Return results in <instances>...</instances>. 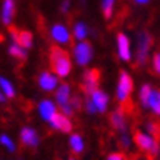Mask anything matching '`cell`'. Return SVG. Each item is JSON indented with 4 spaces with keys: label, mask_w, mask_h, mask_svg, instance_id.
<instances>
[{
    "label": "cell",
    "mask_w": 160,
    "mask_h": 160,
    "mask_svg": "<svg viewBox=\"0 0 160 160\" xmlns=\"http://www.w3.org/2000/svg\"><path fill=\"white\" fill-rule=\"evenodd\" d=\"M49 58L52 71L60 78L68 77L71 69H72V62H71V56L68 54V52L59 46H52Z\"/></svg>",
    "instance_id": "cell-1"
},
{
    "label": "cell",
    "mask_w": 160,
    "mask_h": 160,
    "mask_svg": "<svg viewBox=\"0 0 160 160\" xmlns=\"http://www.w3.org/2000/svg\"><path fill=\"white\" fill-rule=\"evenodd\" d=\"M132 132H134V142H135V146L138 147L142 153H146L148 160H154L157 153H159V142H157V141H153V138L146 135V134L141 132L140 129H134Z\"/></svg>",
    "instance_id": "cell-2"
},
{
    "label": "cell",
    "mask_w": 160,
    "mask_h": 160,
    "mask_svg": "<svg viewBox=\"0 0 160 160\" xmlns=\"http://www.w3.org/2000/svg\"><path fill=\"white\" fill-rule=\"evenodd\" d=\"M132 88H134V84H132L131 77L125 72V71H121V75H119V84H118V100L119 103H126L132 100L131 98V92Z\"/></svg>",
    "instance_id": "cell-3"
},
{
    "label": "cell",
    "mask_w": 160,
    "mask_h": 160,
    "mask_svg": "<svg viewBox=\"0 0 160 160\" xmlns=\"http://www.w3.org/2000/svg\"><path fill=\"white\" fill-rule=\"evenodd\" d=\"M153 38L147 31H142L138 34V47H137V66H141L147 62V54L150 50Z\"/></svg>",
    "instance_id": "cell-4"
},
{
    "label": "cell",
    "mask_w": 160,
    "mask_h": 160,
    "mask_svg": "<svg viewBox=\"0 0 160 160\" xmlns=\"http://www.w3.org/2000/svg\"><path fill=\"white\" fill-rule=\"evenodd\" d=\"M100 78L102 73L98 69H88L87 72L84 73V81L81 84V90H82L87 96H91L92 92L98 90V84H100Z\"/></svg>",
    "instance_id": "cell-5"
},
{
    "label": "cell",
    "mask_w": 160,
    "mask_h": 160,
    "mask_svg": "<svg viewBox=\"0 0 160 160\" xmlns=\"http://www.w3.org/2000/svg\"><path fill=\"white\" fill-rule=\"evenodd\" d=\"M73 56L79 66H85L92 58V46L88 41H81L73 47Z\"/></svg>",
    "instance_id": "cell-6"
},
{
    "label": "cell",
    "mask_w": 160,
    "mask_h": 160,
    "mask_svg": "<svg viewBox=\"0 0 160 160\" xmlns=\"http://www.w3.org/2000/svg\"><path fill=\"white\" fill-rule=\"evenodd\" d=\"M9 34L13 40V43L19 44L24 49L32 47V34L27 29H16L15 27H9Z\"/></svg>",
    "instance_id": "cell-7"
},
{
    "label": "cell",
    "mask_w": 160,
    "mask_h": 160,
    "mask_svg": "<svg viewBox=\"0 0 160 160\" xmlns=\"http://www.w3.org/2000/svg\"><path fill=\"white\" fill-rule=\"evenodd\" d=\"M118 52H119V58L125 62L131 60V46H129V38L126 37V34L119 32L118 34Z\"/></svg>",
    "instance_id": "cell-8"
},
{
    "label": "cell",
    "mask_w": 160,
    "mask_h": 160,
    "mask_svg": "<svg viewBox=\"0 0 160 160\" xmlns=\"http://www.w3.org/2000/svg\"><path fill=\"white\" fill-rule=\"evenodd\" d=\"M50 35L54 41H58L60 44H68L71 41V34H69L68 28L62 24H54L50 29Z\"/></svg>",
    "instance_id": "cell-9"
},
{
    "label": "cell",
    "mask_w": 160,
    "mask_h": 160,
    "mask_svg": "<svg viewBox=\"0 0 160 160\" xmlns=\"http://www.w3.org/2000/svg\"><path fill=\"white\" fill-rule=\"evenodd\" d=\"M15 16V0H3L2 5V24L10 27Z\"/></svg>",
    "instance_id": "cell-10"
},
{
    "label": "cell",
    "mask_w": 160,
    "mask_h": 160,
    "mask_svg": "<svg viewBox=\"0 0 160 160\" xmlns=\"http://www.w3.org/2000/svg\"><path fill=\"white\" fill-rule=\"evenodd\" d=\"M50 122H52V125H53L54 128H58V129H60V131H63V132L72 131V123H71V121L68 119V116L59 113V112H56L53 116H52Z\"/></svg>",
    "instance_id": "cell-11"
},
{
    "label": "cell",
    "mask_w": 160,
    "mask_h": 160,
    "mask_svg": "<svg viewBox=\"0 0 160 160\" xmlns=\"http://www.w3.org/2000/svg\"><path fill=\"white\" fill-rule=\"evenodd\" d=\"M38 84L43 90H46V91H52V90H54L56 84H58V78L53 77L50 72H43L41 75H40Z\"/></svg>",
    "instance_id": "cell-12"
},
{
    "label": "cell",
    "mask_w": 160,
    "mask_h": 160,
    "mask_svg": "<svg viewBox=\"0 0 160 160\" xmlns=\"http://www.w3.org/2000/svg\"><path fill=\"white\" fill-rule=\"evenodd\" d=\"M21 141L25 147H35L38 142V138H37V134L31 128H24L21 131Z\"/></svg>",
    "instance_id": "cell-13"
},
{
    "label": "cell",
    "mask_w": 160,
    "mask_h": 160,
    "mask_svg": "<svg viewBox=\"0 0 160 160\" xmlns=\"http://www.w3.org/2000/svg\"><path fill=\"white\" fill-rule=\"evenodd\" d=\"M110 125L118 131H125V113L122 112V109L110 115Z\"/></svg>",
    "instance_id": "cell-14"
},
{
    "label": "cell",
    "mask_w": 160,
    "mask_h": 160,
    "mask_svg": "<svg viewBox=\"0 0 160 160\" xmlns=\"http://www.w3.org/2000/svg\"><path fill=\"white\" fill-rule=\"evenodd\" d=\"M91 98H92V102H94V104H96V107H97V110H100V112L106 110L109 97H107L104 92L100 91V90H96V91L91 94Z\"/></svg>",
    "instance_id": "cell-15"
},
{
    "label": "cell",
    "mask_w": 160,
    "mask_h": 160,
    "mask_svg": "<svg viewBox=\"0 0 160 160\" xmlns=\"http://www.w3.org/2000/svg\"><path fill=\"white\" fill-rule=\"evenodd\" d=\"M54 104L52 102H49V100H44L41 104H40V113H41V116L46 119V121H50L52 119V116H53L54 113Z\"/></svg>",
    "instance_id": "cell-16"
},
{
    "label": "cell",
    "mask_w": 160,
    "mask_h": 160,
    "mask_svg": "<svg viewBox=\"0 0 160 160\" xmlns=\"http://www.w3.org/2000/svg\"><path fill=\"white\" fill-rule=\"evenodd\" d=\"M56 100H58L59 106L68 104L69 103V85L68 84H62L59 90L56 91Z\"/></svg>",
    "instance_id": "cell-17"
},
{
    "label": "cell",
    "mask_w": 160,
    "mask_h": 160,
    "mask_svg": "<svg viewBox=\"0 0 160 160\" xmlns=\"http://www.w3.org/2000/svg\"><path fill=\"white\" fill-rule=\"evenodd\" d=\"M88 34V27L84 22H77L73 25V37L79 41H82Z\"/></svg>",
    "instance_id": "cell-18"
},
{
    "label": "cell",
    "mask_w": 160,
    "mask_h": 160,
    "mask_svg": "<svg viewBox=\"0 0 160 160\" xmlns=\"http://www.w3.org/2000/svg\"><path fill=\"white\" fill-rule=\"evenodd\" d=\"M147 128H148V132L151 134L153 140L159 142L160 141V119H151L148 122Z\"/></svg>",
    "instance_id": "cell-19"
},
{
    "label": "cell",
    "mask_w": 160,
    "mask_h": 160,
    "mask_svg": "<svg viewBox=\"0 0 160 160\" xmlns=\"http://www.w3.org/2000/svg\"><path fill=\"white\" fill-rule=\"evenodd\" d=\"M115 2L116 0H102V13L104 16V19H110L112 16H113Z\"/></svg>",
    "instance_id": "cell-20"
},
{
    "label": "cell",
    "mask_w": 160,
    "mask_h": 160,
    "mask_svg": "<svg viewBox=\"0 0 160 160\" xmlns=\"http://www.w3.org/2000/svg\"><path fill=\"white\" fill-rule=\"evenodd\" d=\"M9 54L12 58L18 59V60H25V58H27V53H25L24 47H21L19 44H16V43L9 46Z\"/></svg>",
    "instance_id": "cell-21"
},
{
    "label": "cell",
    "mask_w": 160,
    "mask_h": 160,
    "mask_svg": "<svg viewBox=\"0 0 160 160\" xmlns=\"http://www.w3.org/2000/svg\"><path fill=\"white\" fill-rule=\"evenodd\" d=\"M148 106L154 110L156 115H160V90L157 91L151 92V97H150V104Z\"/></svg>",
    "instance_id": "cell-22"
},
{
    "label": "cell",
    "mask_w": 160,
    "mask_h": 160,
    "mask_svg": "<svg viewBox=\"0 0 160 160\" xmlns=\"http://www.w3.org/2000/svg\"><path fill=\"white\" fill-rule=\"evenodd\" d=\"M151 92H153V90H151L150 85H142V88H141V92H140V98H141V103H142V106H148L150 104V97H151Z\"/></svg>",
    "instance_id": "cell-23"
},
{
    "label": "cell",
    "mask_w": 160,
    "mask_h": 160,
    "mask_svg": "<svg viewBox=\"0 0 160 160\" xmlns=\"http://www.w3.org/2000/svg\"><path fill=\"white\" fill-rule=\"evenodd\" d=\"M71 147H72L73 153H81L84 148V144H82V140L79 135H72L71 137Z\"/></svg>",
    "instance_id": "cell-24"
},
{
    "label": "cell",
    "mask_w": 160,
    "mask_h": 160,
    "mask_svg": "<svg viewBox=\"0 0 160 160\" xmlns=\"http://www.w3.org/2000/svg\"><path fill=\"white\" fill-rule=\"evenodd\" d=\"M0 85H2V90H3V92H5L6 96L9 98H12L15 96V91H13V87L10 85V82L8 81V79H5V78H2L0 79Z\"/></svg>",
    "instance_id": "cell-25"
},
{
    "label": "cell",
    "mask_w": 160,
    "mask_h": 160,
    "mask_svg": "<svg viewBox=\"0 0 160 160\" xmlns=\"http://www.w3.org/2000/svg\"><path fill=\"white\" fill-rule=\"evenodd\" d=\"M153 69L157 75H160V52H157L153 56Z\"/></svg>",
    "instance_id": "cell-26"
},
{
    "label": "cell",
    "mask_w": 160,
    "mask_h": 160,
    "mask_svg": "<svg viewBox=\"0 0 160 160\" xmlns=\"http://www.w3.org/2000/svg\"><path fill=\"white\" fill-rule=\"evenodd\" d=\"M85 109H87L90 113H94V112L97 110V107H96L94 102H92L91 96H87V100H85Z\"/></svg>",
    "instance_id": "cell-27"
},
{
    "label": "cell",
    "mask_w": 160,
    "mask_h": 160,
    "mask_svg": "<svg viewBox=\"0 0 160 160\" xmlns=\"http://www.w3.org/2000/svg\"><path fill=\"white\" fill-rule=\"evenodd\" d=\"M2 144H3V146H6V147H8V150H9V151H13V150H15L13 142H12V141H10V140H9V138H8V137H6V135H2Z\"/></svg>",
    "instance_id": "cell-28"
},
{
    "label": "cell",
    "mask_w": 160,
    "mask_h": 160,
    "mask_svg": "<svg viewBox=\"0 0 160 160\" xmlns=\"http://www.w3.org/2000/svg\"><path fill=\"white\" fill-rule=\"evenodd\" d=\"M69 104L72 106V109L81 110V100H79V97H72V98H71V103H69Z\"/></svg>",
    "instance_id": "cell-29"
},
{
    "label": "cell",
    "mask_w": 160,
    "mask_h": 160,
    "mask_svg": "<svg viewBox=\"0 0 160 160\" xmlns=\"http://www.w3.org/2000/svg\"><path fill=\"white\" fill-rule=\"evenodd\" d=\"M107 160H125V157H123V154H121V153H112Z\"/></svg>",
    "instance_id": "cell-30"
},
{
    "label": "cell",
    "mask_w": 160,
    "mask_h": 160,
    "mask_svg": "<svg viewBox=\"0 0 160 160\" xmlns=\"http://www.w3.org/2000/svg\"><path fill=\"white\" fill-rule=\"evenodd\" d=\"M119 146H121L123 150H125V148H128V146H129V141H128V138H126L125 135H123L121 140H119Z\"/></svg>",
    "instance_id": "cell-31"
},
{
    "label": "cell",
    "mask_w": 160,
    "mask_h": 160,
    "mask_svg": "<svg viewBox=\"0 0 160 160\" xmlns=\"http://www.w3.org/2000/svg\"><path fill=\"white\" fill-rule=\"evenodd\" d=\"M69 6H71L69 0H65V2H62V5H60V10H62L63 13H66V12L69 10Z\"/></svg>",
    "instance_id": "cell-32"
},
{
    "label": "cell",
    "mask_w": 160,
    "mask_h": 160,
    "mask_svg": "<svg viewBox=\"0 0 160 160\" xmlns=\"http://www.w3.org/2000/svg\"><path fill=\"white\" fill-rule=\"evenodd\" d=\"M125 160H141V157L138 154H129Z\"/></svg>",
    "instance_id": "cell-33"
},
{
    "label": "cell",
    "mask_w": 160,
    "mask_h": 160,
    "mask_svg": "<svg viewBox=\"0 0 160 160\" xmlns=\"http://www.w3.org/2000/svg\"><path fill=\"white\" fill-rule=\"evenodd\" d=\"M134 2H135L137 5H147L150 0H134Z\"/></svg>",
    "instance_id": "cell-34"
},
{
    "label": "cell",
    "mask_w": 160,
    "mask_h": 160,
    "mask_svg": "<svg viewBox=\"0 0 160 160\" xmlns=\"http://www.w3.org/2000/svg\"><path fill=\"white\" fill-rule=\"evenodd\" d=\"M71 160H73V159H71Z\"/></svg>",
    "instance_id": "cell-35"
},
{
    "label": "cell",
    "mask_w": 160,
    "mask_h": 160,
    "mask_svg": "<svg viewBox=\"0 0 160 160\" xmlns=\"http://www.w3.org/2000/svg\"><path fill=\"white\" fill-rule=\"evenodd\" d=\"M82 2H84V0H82Z\"/></svg>",
    "instance_id": "cell-36"
}]
</instances>
